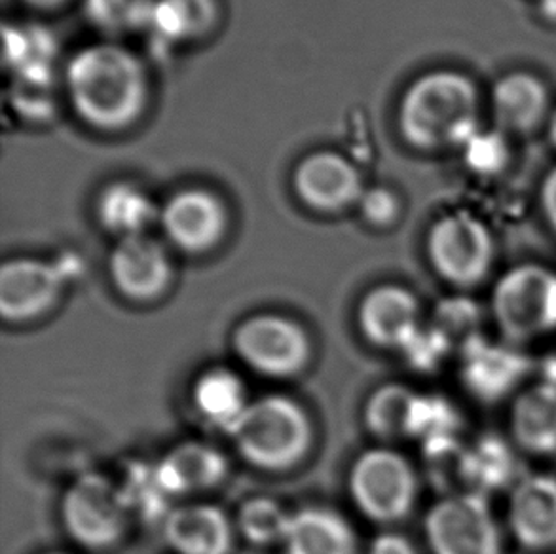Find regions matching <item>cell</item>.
Segmentation results:
<instances>
[{
  "instance_id": "6da1fadb",
  "label": "cell",
  "mask_w": 556,
  "mask_h": 554,
  "mask_svg": "<svg viewBox=\"0 0 556 554\" xmlns=\"http://www.w3.org/2000/svg\"><path fill=\"white\" fill-rule=\"evenodd\" d=\"M399 129L414 149H462L481 129V91L454 68L429 71L401 99Z\"/></svg>"
},
{
  "instance_id": "7a4b0ae2",
  "label": "cell",
  "mask_w": 556,
  "mask_h": 554,
  "mask_svg": "<svg viewBox=\"0 0 556 554\" xmlns=\"http://www.w3.org/2000/svg\"><path fill=\"white\" fill-rule=\"evenodd\" d=\"M67 90L76 113L88 124L121 129L143 111L149 86L134 53L121 46L96 45L68 63Z\"/></svg>"
},
{
  "instance_id": "3957f363",
  "label": "cell",
  "mask_w": 556,
  "mask_h": 554,
  "mask_svg": "<svg viewBox=\"0 0 556 554\" xmlns=\"http://www.w3.org/2000/svg\"><path fill=\"white\" fill-rule=\"evenodd\" d=\"M226 435L249 464L283 471L306 456L312 444V421L294 399L266 395L249 401Z\"/></svg>"
},
{
  "instance_id": "277c9868",
  "label": "cell",
  "mask_w": 556,
  "mask_h": 554,
  "mask_svg": "<svg viewBox=\"0 0 556 554\" xmlns=\"http://www.w3.org/2000/svg\"><path fill=\"white\" fill-rule=\"evenodd\" d=\"M490 315L509 344H527L555 332L556 272L535 263L505 270L492 287Z\"/></svg>"
},
{
  "instance_id": "5b68a950",
  "label": "cell",
  "mask_w": 556,
  "mask_h": 554,
  "mask_svg": "<svg viewBox=\"0 0 556 554\" xmlns=\"http://www.w3.org/2000/svg\"><path fill=\"white\" fill-rule=\"evenodd\" d=\"M426 253L443 281L458 289H473L492 272L496 240L484 221L473 213L456 211L429 228Z\"/></svg>"
},
{
  "instance_id": "8992f818",
  "label": "cell",
  "mask_w": 556,
  "mask_h": 554,
  "mask_svg": "<svg viewBox=\"0 0 556 554\" xmlns=\"http://www.w3.org/2000/svg\"><path fill=\"white\" fill-rule=\"evenodd\" d=\"M424 532L431 554H504V538L489 498L462 490L429 507Z\"/></svg>"
},
{
  "instance_id": "52a82bcc",
  "label": "cell",
  "mask_w": 556,
  "mask_h": 554,
  "mask_svg": "<svg viewBox=\"0 0 556 554\" xmlns=\"http://www.w3.org/2000/svg\"><path fill=\"white\" fill-rule=\"evenodd\" d=\"M350 494L365 517L393 525L414 509L418 477L403 454L391 449H372L355 459L350 471Z\"/></svg>"
},
{
  "instance_id": "ba28073f",
  "label": "cell",
  "mask_w": 556,
  "mask_h": 554,
  "mask_svg": "<svg viewBox=\"0 0 556 554\" xmlns=\"http://www.w3.org/2000/svg\"><path fill=\"white\" fill-rule=\"evenodd\" d=\"M129 517L121 484L99 473L78 477L61 502L63 525L86 549L114 545L126 532Z\"/></svg>"
},
{
  "instance_id": "9c48e42d",
  "label": "cell",
  "mask_w": 556,
  "mask_h": 554,
  "mask_svg": "<svg viewBox=\"0 0 556 554\" xmlns=\"http://www.w3.org/2000/svg\"><path fill=\"white\" fill-rule=\"evenodd\" d=\"M233 350L249 368L270 378H289L306 368L312 344L306 330L286 315L258 314L233 330Z\"/></svg>"
},
{
  "instance_id": "30bf717a",
  "label": "cell",
  "mask_w": 556,
  "mask_h": 554,
  "mask_svg": "<svg viewBox=\"0 0 556 554\" xmlns=\"http://www.w3.org/2000/svg\"><path fill=\"white\" fill-rule=\"evenodd\" d=\"M459 380L467 393L482 405H496L511 398L534 375L535 361L520 345L505 340L477 338L458 353Z\"/></svg>"
},
{
  "instance_id": "8fae6325",
  "label": "cell",
  "mask_w": 556,
  "mask_h": 554,
  "mask_svg": "<svg viewBox=\"0 0 556 554\" xmlns=\"http://www.w3.org/2000/svg\"><path fill=\"white\" fill-rule=\"evenodd\" d=\"M67 281V268L37 259H14L0 270V314L22 323L46 314L58 302Z\"/></svg>"
},
{
  "instance_id": "7c38bea8",
  "label": "cell",
  "mask_w": 556,
  "mask_h": 554,
  "mask_svg": "<svg viewBox=\"0 0 556 554\" xmlns=\"http://www.w3.org/2000/svg\"><path fill=\"white\" fill-rule=\"evenodd\" d=\"M507 526L520 547L542 553L556 547V477L532 473L509 490Z\"/></svg>"
},
{
  "instance_id": "4fadbf2b",
  "label": "cell",
  "mask_w": 556,
  "mask_h": 554,
  "mask_svg": "<svg viewBox=\"0 0 556 554\" xmlns=\"http://www.w3.org/2000/svg\"><path fill=\"white\" fill-rule=\"evenodd\" d=\"M160 225L177 248L187 253H205L225 236V205L207 190L188 188L172 196L160 211Z\"/></svg>"
},
{
  "instance_id": "5bb4252c",
  "label": "cell",
  "mask_w": 556,
  "mask_h": 554,
  "mask_svg": "<svg viewBox=\"0 0 556 554\" xmlns=\"http://www.w3.org/2000/svg\"><path fill=\"white\" fill-rule=\"evenodd\" d=\"M357 323L370 344L399 352L424 325L414 292L391 284L380 285L363 297Z\"/></svg>"
},
{
  "instance_id": "9a60e30c",
  "label": "cell",
  "mask_w": 556,
  "mask_h": 554,
  "mask_svg": "<svg viewBox=\"0 0 556 554\" xmlns=\"http://www.w3.org/2000/svg\"><path fill=\"white\" fill-rule=\"evenodd\" d=\"M109 272L118 292L137 302L159 299L172 281L166 249L147 234L118 241L109 259Z\"/></svg>"
},
{
  "instance_id": "2e32d148",
  "label": "cell",
  "mask_w": 556,
  "mask_h": 554,
  "mask_svg": "<svg viewBox=\"0 0 556 554\" xmlns=\"http://www.w3.org/2000/svg\"><path fill=\"white\" fill-rule=\"evenodd\" d=\"M490 111L494 126L505 136H530L549 122V88L534 73L513 71L492 86Z\"/></svg>"
},
{
  "instance_id": "e0dca14e",
  "label": "cell",
  "mask_w": 556,
  "mask_h": 554,
  "mask_svg": "<svg viewBox=\"0 0 556 554\" xmlns=\"http://www.w3.org/2000/svg\"><path fill=\"white\" fill-rule=\"evenodd\" d=\"M294 188L302 202L325 213L359 202L365 192L354 165L334 152H316L304 158L294 172Z\"/></svg>"
},
{
  "instance_id": "ac0fdd59",
  "label": "cell",
  "mask_w": 556,
  "mask_h": 554,
  "mask_svg": "<svg viewBox=\"0 0 556 554\" xmlns=\"http://www.w3.org/2000/svg\"><path fill=\"white\" fill-rule=\"evenodd\" d=\"M169 547L177 554H230L233 530L225 511L210 503L172 509L164 520Z\"/></svg>"
},
{
  "instance_id": "d6986e66",
  "label": "cell",
  "mask_w": 556,
  "mask_h": 554,
  "mask_svg": "<svg viewBox=\"0 0 556 554\" xmlns=\"http://www.w3.org/2000/svg\"><path fill=\"white\" fill-rule=\"evenodd\" d=\"M226 473L228 464L225 454L211 444L198 441L182 442L156 464L160 482L172 498L217 487Z\"/></svg>"
},
{
  "instance_id": "ffe728a7",
  "label": "cell",
  "mask_w": 556,
  "mask_h": 554,
  "mask_svg": "<svg viewBox=\"0 0 556 554\" xmlns=\"http://www.w3.org/2000/svg\"><path fill=\"white\" fill-rule=\"evenodd\" d=\"M509 431L517 449L534 456L556 454V388L534 382L513 399Z\"/></svg>"
},
{
  "instance_id": "44dd1931",
  "label": "cell",
  "mask_w": 556,
  "mask_h": 554,
  "mask_svg": "<svg viewBox=\"0 0 556 554\" xmlns=\"http://www.w3.org/2000/svg\"><path fill=\"white\" fill-rule=\"evenodd\" d=\"M517 446L502 435L484 433L466 444L462 457V482L482 495L511 490L519 482Z\"/></svg>"
},
{
  "instance_id": "7402d4cb",
  "label": "cell",
  "mask_w": 556,
  "mask_h": 554,
  "mask_svg": "<svg viewBox=\"0 0 556 554\" xmlns=\"http://www.w3.org/2000/svg\"><path fill=\"white\" fill-rule=\"evenodd\" d=\"M286 554H357L354 528L337 511L306 507L291 515Z\"/></svg>"
},
{
  "instance_id": "603a6c76",
  "label": "cell",
  "mask_w": 556,
  "mask_h": 554,
  "mask_svg": "<svg viewBox=\"0 0 556 554\" xmlns=\"http://www.w3.org/2000/svg\"><path fill=\"white\" fill-rule=\"evenodd\" d=\"M192 403L205 421L225 433L249 405L240 376L225 367L210 368L198 376L192 388Z\"/></svg>"
},
{
  "instance_id": "cb8c5ba5",
  "label": "cell",
  "mask_w": 556,
  "mask_h": 554,
  "mask_svg": "<svg viewBox=\"0 0 556 554\" xmlns=\"http://www.w3.org/2000/svg\"><path fill=\"white\" fill-rule=\"evenodd\" d=\"M98 215L101 225L121 236V240L143 236L154 221H160V211L152 205L149 196L128 182L106 188L99 198Z\"/></svg>"
},
{
  "instance_id": "d4e9b609",
  "label": "cell",
  "mask_w": 556,
  "mask_h": 554,
  "mask_svg": "<svg viewBox=\"0 0 556 554\" xmlns=\"http://www.w3.org/2000/svg\"><path fill=\"white\" fill-rule=\"evenodd\" d=\"M416 395V391L403 383H386L378 388L365 405V426L383 441L405 439L410 431Z\"/></svg>"
},
{
  "instance_id": "484cf974",
  "label": "cell",
  "mask_w": 556,
  "mask_h": 554,
  "mask_svg": "<svg viewBox=\"0 0 556 554\" xmlns=\"http://www.w3.org/2000/svg\"><path fill=\"white\" fill-rule=\"evenodd\" d=\"M213 20V0H156L147 25L167 42H181L200 37Z\"/></svg>"
},
{
  "instance_id": "4316f807",
  "label": "cell",
  "mask_w": 556,
  "mask_h": 554,
  "mask_svg": "<svg viewBox=\"0 0 556 554\" xmlns=\"http://www.w3.org/2000/svg\"><path fill=\"white\" fill-rule=\"evenodd\" d=\"M122 494L128 505L129 515L137 513L139 517L147 520H156V518H166L169 509V500L172 495L167 494L159 475H156V465L139 464L129 467L128 475L124 482H121Z\"/></svg>"
},
{
  "instance_id": "83f0119b",
  "label": "cell",
  "mask_w": 556,
  "mask_h": 554,
  "mask_svg": "<svg viewBox=\"0 0 556 554\" xmlns=\"http://www.w3.org/2000/svg\"><path fill=\"white\" fill-rule=\"evenodd\" d=\"M429 323L441 332V337L456 353L482 337L481 307L467 297H452L439 302Z\"/></svg>"
},
{
  "instance_id": "f1b7e54d",
  "label": "cell",
  "mask_w": 556,
  "mask_h": 554,
  "mask_svg": "<svg viewBox=\"0 0 556 554\" xmlns=\"http://www.w3.org/2000/svg\"><path fill=\"white\" fill-rule=\"evenodd\" d=\"M291 515L293 513L283 509L270 498H251L240 507L238 526L243 538L253 545H281L289 530Z\"/></svg>"
},
{
  "instance_id": "f546056e",
  "label": "cell",
  "mask_w": 556,
  "mask_h": 554,
  "mask_svg": "<svg viewBox=\"0 0 556 554\" xmlns=\"http://www.w3.org/2000/svg\"><path fill=\"white\" fill-rule=\"evenodd\" d=\"M459 419L456 406L441 395H424L418 393L414 401L413 418L408 437L424 442L458 437Z\"/></svg>"
},
{
  "instance_id": "4dcf8cb0",
  "label": "cell",
  "mask_w": 556,
  "mask_h": 554,
  "mask_svg": "<svg viewBox=\"0 0 556 554\" xmlns=\"http://www.w3.org/2000/svg\"><path fill=\"white\" fill-rule=\"evenodd\" d=\"M467 169L475 175L492 177L505 172L511 160V149L507 136L500 129H479L469 141L462 147Z\"/></svg>"
},
{
  "instance_id": "1f68e13d",
  "label": "cell",
  "mask_w": 556,
  "mask_h": 554,
  "mask_svg": "<svg viewBox=\"0 0 556 554\" xmlns=\"http://www.w3.org/2000/svg\"><path fill=\"white\" fill-rule=\"evenodd\" d=\"M156 0H86L91 22L109 30L136 29L151 20Z\"/></svg>"
},
{
  "instance_id": "d6a6232c",
  "label": "cell",
  "mask_w": 556,
  "mask_h": 554,
  "mask_svg": "<svg viewBox=\"0 0 556 554\" xmlns=\"http://www.w3.org/2000/svg\"><path fill=\"white\" fill-rule=\"evenodd\" d=\"M8 58L12 65L29 76L45 75L52 48L45 33L38 30H15L14 35H8Z\"/></svg>"
},
{
  "instance_id": "836d02e7",
  "label": "cell",
  "mask_w": 556,
  "mask_h": 554,
  "mask_svg": "<svg viewBox=\"0 0 556 554\" xmlns=\"http://www.w3.org/2000/svg\"><path fill=\"white\" fill-rule=\"evenodd\" d=\"M401 352L408 361V365L420 373H433L451 357L452 353H456L431 323L421 325V329Z\"/></svg>"
},
{
  "instance_id": "e575fe53",
  "label": "cell",
  "mask_w": 556,
  "mask_h": 554,
  "mask_svg": "<svg viewBox=\"0 0 556 554\" xmlns=\"http://www.w3.org/2000/svg\"><path fill=\"white\" fill-rule=\"evenodd\" d=\"M399 207L401 205H399L397 196L388 188H370L359 198V210L370 225H391L397 218Z\"/></svg>"
},
{
  "instance_id": "d590c367",
  "label": "cell",
  "mask_w": 556,
  "mask_h": 554,
  "mask_svg": "<svg viewBox=\"0 0 556 554\" xmlns=\"http://www.w3.org/2000/svg\"><path fill=\"white\" fill-rule=\"evenodd\" d=\"M369 554H420L414 547L413 541L395 532H386L376 536L370 543Z\"/></svg>"
},
{
  "instance_id": "8d00e7d4",
  "label": "cell",
  "mask_w": 556,
  "mask_h": 554,
  "mask_svg": "<svg viewBox=\"0 0 556 554\" xmlns=\"http://www.w3.org/2000/svg\"><path fill=\"white\" fill-rule=\"evenodd\" d=\"M540 207L547 225L556 232V165L543 177L540 187Z\"/></svg>"
},
{
  "instance_id": "74e56055",
  "label": "cell",
  "mask_w": 556,
  "mask_h": 554,
  "mask_svg": "<svg viewBox=\"0 0 556 554\" xmlns=\"http://www.w3.org/2000/svg\"><path fill=\"white\" fill-rule=\"evenodd\" d=\"M534 375L538 376L535 382L547 383L551 388H556V353L543 355V360L535 361Z\"/></svg>"
},
{
  "instance_id": "f35d334b",
  "label": "cell",
  "mask_w": 556,
  "mask_h": 554,
  "mask_svg": "<svg viewBox=\"0 0 556 554\" xmlns=\"http://www.w3.org/2000/svg\"><path fill=\"white\" fill-rule=\"evenodd\" d=\"M547 136H549L551 144L556 149V106L551 113L549 122H547Z\"/></svg>"
},
{
  "instance_id": "ab89813d",
  "label": "cell",
  "mask_w": 556,
  "mask_h": 554,
  "mask_svg": "<svg viewBox=\"0 0 556 554\" xmlns=\"http://www.w3.org/2000/svg\"><path fill=\"white\" fill-rule=\"evenodd\" d=\"M543 15L556 22V0H543Z\"/></svg>"
},
{
  "instance_id": "60d3db41",
  "label": "cell",
  "mask_w": 556,
  "mask_h": 554,
  "mask_svg": "<svg viewBox=\"0 0 556 554\" xmlns=\"http://www.w3.org/2000/svg\"><path fill=\"white\" fill-rule=\"evenodd\" d=\"M29 4H33V7L38 8H52L55 7V4H60V2H63V0H27Z\"/></svg>"
},
{
  "instance_id": "b9f144b4",
  "label": "cell",
  "mask_w": 556,
  "mask_h": 554,
  "mask_svg": "<svg viewBox=\"0 0 556 554\" xmlns=\"http://www.w3.org/2000/svg\"><path fill=\"white\" fill-rule=\"evenodd\" d=\"M46 554H65V553H46Z\"/></svg>"
}]
</instances>
